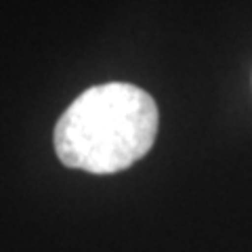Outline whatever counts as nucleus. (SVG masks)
I'll use <instances>...</instances> for the list:
<instances>
[{
  "label": "nucleus",
  "mask_w": 252,
  "mask_h": 252,
  "mask_svg": "<svg viewBox=\"0 0 252 252\" xmlns=\"http://www.w3.org/2000/svg\"><path fill=\"white\" fill-rule=\"evenodd\" d=\"M160 114L152 94L128 82H107L78 94L55 126L63 166L93 175L126 170L152 149Z\"/></svg>",
  "instance_id": "obj_1"
}]
</instances>
